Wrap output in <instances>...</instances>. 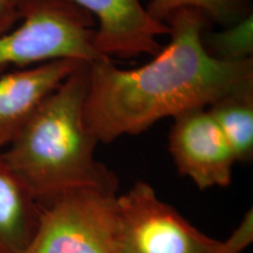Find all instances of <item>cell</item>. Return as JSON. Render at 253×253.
Here are the masks:
<instances>
[{
	"label": "cell",
	"instance_id": "4",
	"mask_svg": "<svg viewBox=\"0 0 253 253\" xmlns=\"http://www.w3.org/2000/svg\"><path fill=\"white\" fill-rule=\"evenodd\" d=\"M18 27L0 37V71L54 60L106 58L94 46L95 19L72 0H23Z\"/></svg>",
	"mask_w": 253,
	"mask_h": 253
},
{
	"label": "cell",
	"instance_id": "11",
	"mask_svg": "<svg viewBox=\"0 0 253 253\" xmlns=\"http://www.w3.org/2000/svg\"><path fill=\"white\" fill-rule=\"evenodd\" d=\"M181 8H197L224 27H230L251 15L248 0H150L147 11L151 17L163 21Z\"/></svg>",
	"mask_w": 253,
	"mask_h": 253
},
{
	"label": "cell",
	"instance_id": "7",
	"mask_svg": "<svg viewBox=\"0 0 253 253\" xmlns=\"http://www.w3.org/2000/svg\"><path fill=\"white\" fill-rule=\"evenodd\" d=\"M97 19L94 46L101 55L134 59L156 55L158 38L169 36L166 23L151 17L142 0H72Z\"/></svg>",
	"mask_w": 253,
	"mask_h": 253
},
{
	"label": "cell",
	"instance_id": "1",
	"mask_svg": "<svg viewBox=\"0 0 253 253\" xmlns=\"http://www.w3.org/2000/svg\"><path fill=\"white\" fill-rule=\"evenodd\" d=\"M170 41L150 62L116 67L110 58L89 62L84 103L87 128L99 143L141 134L162 119L208 108L253 84V58L225 61L204 45L211 20L197 8L177 9L164 20Z\"/></svg>",
	"mask_w": 253,
	"mask_h": 253
},
{
	"label": "cell",
	"instance_id": "12",
	"mask_svg": "<svg viewBox=\"0 0 253 253\" xmlns=\"http://www.w3.org/2000/svg\"><path fill=\"white\" fill-rule=\"evenodd\" d=\"M23 0H0V37L15 27L20 20V4Z\"/></svg>",
	"mask_w": 253,
	"mask_h": 253
},
{
	"label": "cell",
	"instance_id": "6",
	"mask_svg": "<svg viewBox=\"0 0 253 253\" xmlns=\"http://www.w3.org/2000/svg\"><path fill=\"white\" fill-rule=\"evenodd\" d=\"M169 153L179 175L189 177L198 189L225 188L232 182L235 156L207 108L176 116Z\"/></svg>",
	"mask_w": 253,
	"mask_h": 253
},
{
	"label": "cell",
	"instance_id": "2",
	"mask_svg": "<svg viewBox=\"0 0 253 253\" xmlns=\"http://www.w3.org/2000/svg\"><path fill=\"white\" fill-rule=\"evenodd\" d=\"M88 79L89 62H81L2 153L41 208L82 186L119 188L95 158L99 142L84 121Z\"/></svg>",
	"mask_w": 253,
	"mask_h": 253
},
{
	"label": "cell",
	"instance_id": "10",
	"mask_svg": "<svg viewBox=\"0 0 253 253\" xmlns=\"http://www.w3.org/2000/svg\"><path fill=\"white\" fill-rule=\"evenodd\" d=\"M207 109L229 143L236 162L251 163L253 160V84L224 95Z\"/></svg>",
	"mask_w": 253,
	"mask_h": 253
},
{
	"label": "cell",
	"instance_id": "8",
	"mask_svg": "<svg viewBox=\"0 0 253 253\" xmlns=\"http://www.w3.org/2000/svg\"><path fill=\"white\" fill-rule=\"evenodd\" d=\"M81 62L54 60L0 77V148L17 137L41 104Z\"/></svg>",
	"mask_w": 253,
	"mask_h": 253
},
{
	"label": "cell",
	"instance_id": "5",
	"mask_svg": "<svg viewBox=\"0 0 253 253\" xmlns=\"http://www.w3.org/2000/svg\"><path fill=\"white\" fill-rule=\"evenodd\" d=\"M118 190L82 186L56 197L24 253H120Z\"/></svg>",
	"mask_w": 253,
	"mask_h": 253
},
{
	"label": "cell",
	"instance_id": "3",
	"mask_svg": "<svg viewBox=\"0 0 253 253\" xmlns=\"http://www.w3.org/2000/svg\"><path fill=\"white\" fill-rule=\"evenodd\" d=\"M120 253H243L253 242V209L225 240L205 235L138 181L118 196Z\"/></svg>",
	"mask_w": 253,
	"mask_h": 253
},
{
	"label": "cell",
	"instance_id": "9",
	"mask_svg": "<svg viewBox=\"0 0 253 253\" xmlns=\"http://www.w3.org/2000/svg\"><path fill=\"white\" fill-rule=\"evenodd\" d=\"M41 209L0 153V253H24L37 230Z\"/></svg>",
	"mask_w": 253,
	"mask_h": 253
}]
</instances>
